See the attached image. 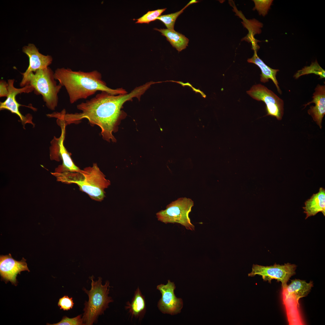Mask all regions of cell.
Wrapping results in <instances>:
<instances>
[{
	"label": "cell",
	"instance_id": "11",
	"mask_svg": "<svg viewBox=\"0 0 325 325\" xmlns=\"http://www.w3.org/2000/svg\"><path fill=\"white\" fill-rule=\"evenodd\" d=\"M26 260L23 258L20 261H17L11 256L9 253L8 255H1L0 256V274L2 280L5 283L10 281L16 286V277L22 271L29 272L26 262Z\"/></svg>",
	"mask_w": 325,
	"mask_h": 325
},
{
	"label": "cell",
	"instance_id": "26",
	"mask_svg": "<svg viewBox=\"0 0 325 325\" xmlns=\"http://www.w3.org/2000/svg\"><path fill=\"white\" fill-rule=\"evenodd\" d=\"M8 93V84L3 80L0 81V97H7Z\"/></svg>",
	"mask_w": 325,
	"mask_h": 325
},
{
	"label": "cell",
	"instance_id": "10",
	"mask_svg": "<svg viewBox=\"0 0 325 325\" xmlns=\"http://www.w3.org/2000/svg\"><path fill=\"white\" fill-rule=\"evenodd\" d=\"M156 288L162 294L158 303L160 311L163 313L171 315L180 312L183 307V302L181 299L177 298L174 294L175 286L174 283L169 280L167 284L158 285Z\"/></svg>",
	"mask_w": 325,
	"mask_h": 325
},
{
	"label": "cell",
	"instance_id": "3",
	"mask_svg": "<svg viewBox=\"0 0 325 325\" xmlns=\"http://www.w3.org/2000/svg\"><path fill=\"white\" fill-rule=\"evenodd\" d=\"M63 171L56 173L59 181L76 184L80 190L86 193L93 200L101 201L104 199V189L110 185V181L105 178L97 163H94L92 166L78 172Z\"/></svg>",
	"mask_w": 325,
	"mask_h": 325
},
{
	"label": "cell",
	"instance_id": "24",
	"mask_svg": "<svg viewBox=\"0 0 325 325\" xmlns=\"http://www.w3.org/2000/svg\"><path fill=\"white\" fill-rule=\"evenodd\" d=\"M255 4V8L261 14L264 16L272 2V0H254Z\"/></svg>",
	"mask_w": 325,
	"mask_h": 325
},
{
	"label": "cell",
	"instance_id": "6",
	"mask_svg": "<svg viewBox=\"0 0 325 325\" xmlns=\"http://www.w3.org/2000/svg\"><path fill=\"white\" fill-rule=\"evenodd\" d=\"M313 286L311 281L308 283L305 280L296 279L291 280L289 285L282 287L283 303L289 325L305 324L299 309V300L306 296Z\"/></svg>",
	"mask_w": 325,
	"mask_h": 325
},
{
	"label": "cell",
	"instance_id": "21",
	"mask_svg": "<svg viewBox=\"0 0 325 325\" xmlns=\"http://www.w3.org/2000/svg\"><path fill=\"white\" fill-rule=\"evenodd\" d=\"M198 1L196 0H192L190 1L180 11L175 13L159 16L156 20H159L162 22L165 25L167 29L171 30H174L175 23L177 17L182 13L183 11L188 6L191 4L197 3Z\"/></svg>",
	"mask_w": 325,
	"mask_h": 325
},
{
	"label": "cell",
	"instance_id": "2",
	"mask_svg": "<svg viewBox=\"0 0 325 325\" xmlns=\"http://www.w3.org/2000/svg\"><path fill=\"white\" fill-rule=\"evenodd\" d=\"M54 77L68 94L70 103L86 99L97 91H104L113 95L127 93L122 88L112 89L107 87L102 79L101 74L97 70L89 72L74 71L70 68H57Z\"/></svg>",
	"mask_w": 325,
	"mask_h": 325
},
{
	"label": "cell",
	"instance_id": "13",
	"mask_svg": "<svg viewBox=\"0 0 325 325\" xmlns=\"http://www.w3.org/2000/svg\"><path fill=\"white\" fill-rule=\"evenodd\" d=\"M23 51L29 57V65L26 71L21 73L23 77L21 83L25 80L30 73L47 68L52 61L51 56L45 55L40 53L33 44H29L23 47Z\"/></svg>",
	"mask_w": 325,
	"mask_h": 325
},
{
	"label": "cell",
	"instance_id": "5",
	"mask_svg": "<svg viewBox=\"0 0 325 325\" xmlns=\"http://www.w3.org/2000/svg\"><path fill=\"white\" fill-rule=\"evenodd\" d=\"M30 85L36 93L41 94L47 107L54 110L57 105L58 94L62 88L57 84L54 77V72L49 67L39 70L34 73H30L25 80L20 83L22 87Z\"/></svg>",
	"mask_w": 325,
	"mask_h": 325
},
{
	"label": "cell",
	"instance_id": "19",
	"mask_svg": "<svg viewBox=\"0 0 325 325\" xmlns=\"http://www.w3.org/2000/svg\"><path fill=\"white\" fill-rule=\"evenodd\" d=\"M155 30L161 33L162 35L166 37L172 46L178 52L186 48L188 46L189 39L184 35L175 31L168 29L154 28Z\"/></svg>",
	"mask_w": 325,
	"mask_h": 325
},
{
	"label": "cell",
	"instance_id": "7",
	"mask_svg": "<svg viewBox=\"0 0 325 325\" xmlns=\"http://www.w3.org/2000/svg\"><path fill=\"white\" fill-rule=\"evenodd\" d=\"M194 205L190 199L181 197L172 202L156 214L158 219L165 224L177 223L184 226L187 230H195V226L190 221L189 214Z\"/></svg>",
	"mask_w": 325,
	"mask_h": 325
},
{
	"label": "cell",
	"instance_id": "17",
	"mask_svg": "<svg viewBox=\"0 0 325 325\" xmlns=\"http://www.w3.org/2000/svg\"><path fill=\"white\" fill-rule=\"evenodd\" d=\"M131 317L139 320L144 317L146 312V305L144 296L138 287L135 291L131 302H128L125 306Z\"/></svg>",
	"mask_w": 325,
	"mask_h": 325
},
{
	"label": "cell",
	"instance_id": "25",
	"mask_svg": "<svg viewBox=\"0 0 325 325\" xmlns=\"http://www.w3.org/2000/svg\"><path fill=\"white\" fill-rule=\"evenodd\" d=\"M74 303L72 297L70 298L67 296H64L59 299L58 305L60 309L68 311L72 309Z\"/></svg>",
	"mask_w": 325,
	"mask_h": 325
},
{
	"label": "cell",
	"instance_id": "23",
	"mask_svg": "<svg viewBox=\"0 0 325 325\" xmlns=\"http://www.w3.org/2000/svg\"><path fill=\"white\" fill-rule=\"evenodd\" d=\"M51 325H84L82 315H79L73 318H70L67 316L63 317L59 322L53 324L47 323Z\"/></svg>",
	"mask_w": 325,
	"mask_h": 325
},
{
	"label": "cell",
	"instance_id": "18",
	"mask_svg": "<svg viewBox=\"0 0 325 325\" xmlns=\"http://www.w3.org/2000/svg\"><path fill=\"white\" fill-rule=\"evenodd\" d=\"M247 61L255 64L260 68L261 71L260 75L261 82L265 83L268 82L269 79H271L275 85L278 93L280 94H282V91L279 86V83L276 77L277 73L279 71V70L273 69L267 65L258 56L255 51H254L253 57L248 59Z\"/></svg>",
	"mask_w": 325,
	"mask_h": 325
},
{
	"label": "cell",
	"instance_id": "15",
	"mask_svg": "<svg viewBox=\"0 0 325 325\" xmlns=\"http://www.w3.org/2000/svg\"><path fill=\"white\" fill-rule=\"evenodd\" d=\"M60 124L61 134L60 137L56 140L55 149L57 155L63 161L61 170L62 171L71 172H79L81 169L75 164L71 157V153L68 151L64 145L66 125L64 123H60Z\"/></svg>",
	"mask_w": 325,
	"mask_h": 325
},
{
	"label": "cell",
	"instance_id": "12",
	"mask_svg": "<svg viewBox=\"0 0 325 325\" xmlns=\"http://www.w3.org/2000/svg\"><path fill=\"white\" fill-rule=\"evenodd\" d=\"M14 79L8 80V93L6 99L3 102H0V110H6L12 113L16 114L20 118L23 123L29 122L28 117L23 115L19 110V107L21 105L16 100V96L22 93H28L34 90L31 85H28L21 88H17L14 86Z\"/></svg>",
	"mask_w": 325,
	"mask_h": 325
},
{
	"label": "cell",
	"instance_id": "20",
	"mask_svg": "<svg viewBox=\"0 0 325 325\" xmlns=\"http://www.w3.org/2000/svg\"><path fill=\"white\" fill-rule=\"evenodd\" d=\"M311 74L319 76H320L319 79L325 77V70L320 66L317 60L314 62H312L310 66L304 67L298 70L294 75L293 77L297 79L302 76Z\"/></svg>",
	"mask_w": 325,
	"mask_h": 325
},
{
	"label": "cell",
	"instance_id": "9",
	"mask_svg": "<svg viewBox=\"0 0 325 325\" xmlns=\"http://www.w3.org/2000/svg\"><path fill=\"white\" fill-rule=\"evenodd\" d=\"M297 266L289 263L280 265L275 264L273 265L263 266L253 265L252 272L248 276L253 277L256 275L261 276L264 281L270 283L272 279H276L281 283L282 287L287 285L290 277L294 275Z\"/></svg>",
	"mask_w": 325,
	"mask_h": 325
},
{
	"label": "cell",
	"instance_id": "22",
	"mask_svg": "<svg viewBox=\"0 0 325 325\" xmlns=\"http://www.w3.org/2000/svg\"><path fill=\"white\" fill-rule=\"evenodd\" d=\"M166 8L149 11L141 17L136 19V23H149L151 21L156 20V19L164 11Z\"/></svg>",
	"mask_w": 325,
	"mask_h": 325
},
{
	"label": "cell",
	"instance_id": "14",
	"mask_svg": "<svg viewBox=\"0 0 325 325\" xmlns=\"http://www.w3.org/2000/svg\"><path fill=\"white\" fill-rule=\"evenodd\" d=\"M314 90L312 101L304 106L305 107L311 103H314L315 106H311L308 113L321 128L322 120L325 114V85L318 84Z\"/></svg>",
	"mask_w": 325,
	"mask_h": 325
},
{
	"label": "cell",
	"instance_id": "1",
	"mask_svg": "<svg viewBox=\"0 0 325 325\" xmlns=\"http://www.w3.org/2000/svg\"><path fill=\"white\" fill-rule=\"evenodd\" d=\"M143 94V90L140 86L129 93L118 95L102 91L90 99L77 105V109L81 112L66 113L64 110L60 113L55 112L54 117L61 120L66 125L77 124L82 119H87L91 125H97L100 128L104 140L115 142L116 141L113 133L117 131L123 119V105L134 98H139Z\"/></svg>",
	"mask_w": 325,
	"mask_h": 325
},
{
	"label": "cell",
	"instance_id": "8",
	"mask_svg": "<svg viewBox=\"0 0 325 325\" xmlns=\"http://www.w3.org/2000/svg\"><path fill=\"white\" fill-rule=\"evenodd\" d=\"M254 99L264 102L266 105L267 114L281 120L284 113V102L272 91L261 84L253 85L246 91Z\"/></svg>",
	"mask_w": 325,
	"mask_h": 325
},
{
	"label": "cell",
	"instance_id": "4",
	"mask_svg": "<svg viewBox=\"0 0 325 325\" xmlns=\"http://www.w3.org/2000/svg\"><path fill=\"white\" fill-rule=\"evenodd\" d=\"M90 278L92 281L91 289L88 290L85 288L83 289L88 296V301L84 304V313L82 317L86 325H91L95 323L99 316L104 314L109 307V304L113 302L112 298L108 296L110 288L109 281L107 280L103 285L101 277L95 281L93 276Z\"/></svg>",
	"mask_w": 325,
	"mask_h": 325
},
{
	"label": "cell",
	"instance_id": "16",
	"mask_svg": "<svg viewBox=\"0 0 325 325\" xmlns=\"http://www.w3.org/2000/svg\"><path fill=\"white\" fill-rule=\"evenodd\" d=\"M303 207L304 213L306 214L305 219L322 212L325 215V190L320 187L319 192L314 194L311 198L305 201Z\"/></svg>",
	"mask_w": 325,
	"mask_h": 325
}]
</instances>
